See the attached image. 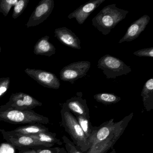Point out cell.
<instances>
[{
  "label": "cell",
  "instance_id": "obj_9",
  "mask_svg": "<svg viewBox=\"0 0 153 153\" xmlns=\"http://www.w3.org/2000/svg\"><path fill=\"white\" fill-rule=\"evenodd\" d=\"M25 71L29 76L44 87L54 89L60 88L59 79L52 72L33 68H27Z\"/></svg>",
  "mask_w": 153,
  "mask_h": 153
},
{
  "label": "cell",
  "instance_id": "obj_3",
  "mask_svg": "<svg viewBox=\"0 0 153 153\" xmlns=\"http://www.w3.org/2000/svg\"><path fill=\"white\" fill-rule=\"evenodd\" d=\"M0 121L15 124H47L50 122L47 117L40 115L33 110L24 111L2 108H0Z\"/></svg>",
  "mask_w": 153,
  "mask_h": 153
},
{
  "label": "cell",
  "instance_id": "obj_26",
  "mask_svg": "<svg viewBox=\"0 0 153 153\" xmlns=\"http://www.w3.org/2000/svg\"><path fill=\"white\" fill-rule=\"evenodd\" d=\"M134 55L140 57H153V47L146 48L136 51L133 53Z\"/></svg>",
  "mask_w": 153,
  "mask_h": 153
},
{
  "label": "cell",
  "instance_id": "obj_25",
  "mask_svg": "<svg viewBox=\"0 0 153 153\" xmlns=\"http://www.w3.org/2000/svg\"><path fill=\"white\" fill-rule=\"evenodd\" d=\"M10 80L9 77L0 78V98L7 93L10 85Z\"/></svg>",
  "mask_w": 153,
  "mask_h": 153
},
{
  "label": "cell",
  "instance_id": "obj_1",
  "mask_svg": "<svg viewBox=\"0 0 153 153\" xmlns=\"http://www.w3.org/2000/svg\"><path fill=\"white\" fill-rule=\"evenodd\" d=\"M128 13V11L118 8L115 4L109 5L92 19V25L103 35L106 36L125 18Z\"/></svg>",
  "mask_w": 153,
  "mask_h": 153
},
{
  "label": "cell",
  "instance_id": "obj_10",
  "mask_svg": "<svg viewBox=\"0 0 153 153\" xmlns=\"http://www.w3.org/2000/svg\"><path fill=\"white\" fill-rule=\"evenodd\" d=\"M105 0H90L74 10L68 16L71 19H75L79 25L84 24L87 19Z\"/></svg>",
  "mask_w": 153,
  "mask_h": 153
},
{
  "label": "cell",
  "instance_id": "obj_20",
  "mask_svg": "<svg viewBox=\"0 0 153 153\" xmlns=\"http://www.w3.org/2000/svg\"><path fill=\"white\" fill-rule=\"evenodd\" d=\"M56 134L52 132H42L35 135H31L29 137L42 143H46L51 145L52 146L55 144L62 145L63 142L60 140L56 137Z\"/></svg>",
  "mask_w": 153,
  "mask_h": 153
},
{
  "label": "cell",
  "instance_id": "obj_15",
  "mask_svg": "<svg viewBox=\"0 0 153 153\" xmlns=\"http://www.w3.org/2000/svg\"><path fill=\"white\" fill-rule=\"evenodd\" d=\"M119 124V122H114V119H111L105 122L99 127H96L95 132L91 140L92 146L106 139L115 130Z\"/></svg>",
  "mask_w": 153,
  "mask_h": 153
},
{
  "label": "cell",
  "instance_id": "obj_8",
  "mask_svg": "<svg viewBox=\"0 0 153 153\" xmlns=\"http://www.w3.org/2000/svg\"><path fill=\"white\" fill-rule=\"evenodd\" d=\"M54 7L53 0H42L38 3L27 23V27L39 25L47 19Z\"/></svg>",
  "mask_w": 153,
  "mask_h": 153
},
{
  "label": "cell",
  "instance_id": "obj_16",
  "mask_svg": "<svg viewBox=\"0 0 153 153\" xmlns=\"http://www.w3.org/2000/svg\"><path fill=\"white\" fill-rule=\"evenodd\" d=\"M49 39L50 36H45L38 40L34 46V54L48 57L55 54L56 48L49 42Z\"/></svg>",
  "mask_w": 153,
  "mask_h": 153
},
{
  "label": "cell",
  "instance_id": "obj_23",
  "mask_svg": "<svg viewBox=\"0 0 153 153\" xmlns=\"http://www.w3.org/2000/svg\"><path fill=\"white\" fill-rule=\"evenodd\" d=\"M18 0H0V12L7 16L13 7L17 3Z\"/></svg>",
  "mask_w": 153,
  "mask_h": 153
},
{
  "label": "cell",
  "instance_id": "obj_13",
  "mask_svg": "<svg viewBox=\"0 0 153 153\" xmlns=\"http://www.w3.org/2000/svg\"><path fill=\"white\" fill-rule=\"evenodd\" d=\"M150 19L149 16L145 15L133 22L127 29L124 36L120 40L119 43L125 42H131L137 39L146 29Z\"/></svg>",
  "mask_w": 153,
  "mask_h": 153
},
{
  "label": "cell",
  "instance_id": "obj_4",
  "mask_svg": "<svg viewBox=\"0 0 153 153\" xmlns=\"http://www.w3.org/2000/svg\"><path fill=\"white\" fill-rule=\"evenodd\" d=\"M97 68L102 70L108 79H114L117 77L128 75L131 71V68L122 60L109 54L99 59Z\"/></svg>",
  "mask_w": 153,
  "mask_h": 153
},
{
  "label": "cell",
  "instance_id": "obj_11",
  "mask_svg": "<svg viewBox=\"0 0 153 153\" xmlns=\"http://www.w3.org/2000/svg\"><path fill=\"white\" fill-rule=\"evenodd\" d=\"M1 132L4 136V138L11 145L17 148L33 147L40 146L48 148L52 147L49 144L40 142L29 136L10 135L6 133V131L4 130Z\"/></svg>",
  "mask_w": 153,
  "mask_h": 153
},
{
  "label": "cell",
  "instance_id": "obj_24",
  "mask_svg": "<svg viewBox=\"0 0 153 153\" xmlns=\"http://www.w3.org/2000/svg\"><path fill=\"white\" fill-rule=\"evenodd\" d=\"M62 140L63 143L65 144L67 153H84L79 150L73 142H71L66 136L62 137Z\"/></svg>",
  "mask_w": 153,
  "mask_h": 153
},
{
  "label": "cell",
  "instance_id": "obj_6",
  "mask_svg": "<svg viewBox=\"0 0 153 153\" xmlns=\"http://www.w3.org/2000/svg\"><path fill=\"white\" fill-rule=\"evenodd\" d=\"M42 105V102L30 95L19 92L12 94L9 102L5 105L1 106L0 108L29 111Z\"/></svg>",
  "mask_w": 153,
  "mask_h": 153
},
{
  "label": "cell",
  "instance_id": "obj_22",
  "mask_svg": "<svg viewBox=\"0 0 153 153\" xmlns=\"http://www.w3.org/2000/svg\"><path fill=\"white\" fill-rule=\"evenodd\" d=\"M29 2V0H19L18 1L17 3L14 6L13 9L12 16L14 19H16L22 15Z\"/></svg>",
  "mask_w": 153,
  "mask_h": 153
},
{
  "label": "cell",
  "instance_id": "obj_17",
  "mask_svg": "<svg viewBox=\"0 0 153 153\" xmlns=\"http://www.w3.org/2000/svg\"><path fill=\"white\" fill-rule=\"evenodd\" d=\"M49 129L40 123L29 124L19 127L14 130L6 131L7 134L13 135L31 136L42 132H49Z\"/></svg>",
  "mask_w": 153,
  "mask_h": 153
},
{
  "label": "cell",
  "instance_id": "obj_18",
  "mask_svg": "<svg viewBox=\"0 0 153 153\" xmlns=\"http://www.w3.org/2000/svg\"><path fill=\"white\" fill-rule=\"evenodd\" d=\"M144 107L147 111L153 109V78L149 79L144 84L141 93Z\"/></svg>",
  "mask_w": 153,
  "mask_h": 153
},
{
  "label": "cell",
  "instance_id": "obj_21",
  "mask_svg": "<svg viewBox=\"0 0 153 153\" xmlns=\"http://www.w3.org/2000/svg\"><path fill=\"white\" fill-rule=\"evenodd\" d=\"M94 98L98 102L104 105L116 103L121 100V97L112 93H99L94 95Z\"/></svg>",
  "mask_w": 153,
  "mask_h": 153
},
{
  "label": "cell",
  "instance_id": "obj_30",
  "mask_svg": "<svg viewBox=\"0 0 153 153\" xmlns=\"http://www.w3.org/2000/svg\"><path fill=\"white\" fill-rule=\"evenodd\" d=\"M3 130L1 129H0V131H3Z\"/></svg>",
  "mask_w": 153,
  "mask_h": 153
},
{
  "label": "cell",
  "instance_id": "obj_12",
  "mask_svg": "<svg viewBox=\"0 0 153 153\" xmlns=\"http://www.w3.org/2000/svg\"><path fill=\"white\" fill-rule=\"evenodd\" d=\"M82 92H78L76 96L68 99L64 104L74 115H80L90 119L89 108L86 100L82 98Z\"/></svg>",
  "mask_w": 153,
  "mask_h": 153
},
{
  "label": "cell",
  "instance_id": "obj_14",
  "mask_svg": "<svg viewBox=\"0 0 153 153\" xmlns=\"http://www.w3.org/2000/svg\"><path fill=\"white\" fill-rule=\"evenodd\" d=\"M54 34V36L62 44L76 50L81 49L80 39L68 28L66 27L56 28Z\"/></svg>",
  "mask_w": 153,
  "mask_h": 153
},
{
  "label": "cell",
  "instance_id": "obj_7",
  "mask_svg": "<svg viewBox=\"0 0 153 153\" xmlns=\"http://www.w3.org/2000/svg\"><path fill=\"white\" fill-rule=\"evenodd\" d=\"M91 67L89 61L76 62L64 67L60 72V78L62 81L74 84L75 81L83 77Z\"/></svg>",
  "mask_w": 153,
  "mask_h": 153
},
{
  "label": "cell",
  "instance_id": "obj_27",
  "mask_svg": "<svg viewBox=\"0 0 153 153\" xmlns=\"http://www.w3.org/2000/svg\"><path fill=\"white\" fill-rule=\"evenodd\" d=\"M21 153H37V151L36 150H28L25 152H22Z\"/></svg>",
  "mask_w": 153,
  "mask_h": 153
},
{
  "label": "cell",
  "instance_id": "obj_5",
  "mask_svg": "<svg viewBox=\"0 0 153 153\" xmlns=\"http://www.w3.org/2000/svg\"><path fill=\"white\" fill-rule=\"evenodd\" d=\"M133 116V113H131L119 121L118 127L106 139L92 146L85 153H106L110 149H113L114 145L120 138Z\"/></svg>",
  "mask_w": 153,
  "mask_h": 153
},
{
  "label": "cell",
  "instance_id": "obj_19",
  "mask_svg": "<svg viewBox=\"0 0 153 153\" xmlns=\"http://www.w3.org/2000/svg\"><path fill=\"white\" fill-rule=\"evenodd\" d=\"M83 130L84 133L89 140L90 144L91 140L96 130V127L92 126L89 118H86L80 115H74ZM92 146V145H91Z\"/></svg>",
  "mask_w": 153,
  "mask_h": 153
},
{
  "label": "cell",
  "instance_id": "obj_29",
  "mask_svg": "<svg viewBox=\"0 0 153 153\" xmlns=\"http://www.w3.org/2000/svg\"><path fill=\"white\" fill-rule=\"evenodd\" d=\"M1 52V45H0V53Z\"/></svg>",
  "mask_w": 153,
  "mask_h": 153
},
{
  "label": "cell",
  "instance_id": "obj_2",
  "mask_svg": "<svg viewBox=\"0 0 153 153\" xmlns=\"http://www.w3.org/2000/svg\"><path fill=\"white\" fill-rule=\"evenodd\" d=\"M62 124L65 131L73 140L76 146L84 153L87 152L91 147V144L81 128L73 114L68 109L64 103L61 111Z\"/></svg>",
  "mask_w": 153,
  "mask_h": 153
},
{
  "label": "cell",
  "instance_id": "obj_28",
  "mask_svg": "<svg viewBox=\"0 0 153 153\" xmlns=\"http://www.w3.org/2000/svg\"><path fill=\"white\" fill-rule=\"evenodd\" d=\"M116 153V151H115V149H112V150L111 151V153Z\"/></svg>",
  "mask_w": 153,
  "mask_h": 153
}]
</instances>
